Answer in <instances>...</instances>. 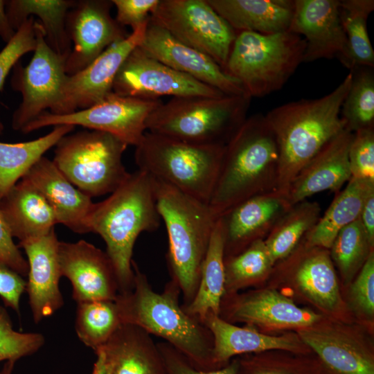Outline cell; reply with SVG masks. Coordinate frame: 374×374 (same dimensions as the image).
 <instances>
[{
	"label": "cell",
	"mask_w": 374,
	"mask_h": 374,
	"mask_svg": "<svg viewBox=\"0 0 374 374\" xmlns=\"http://www.w3.org/2000/svg\"><path fill=\"white\" fill-rule=\"evenodd\" d=\"M132 268L133 289L114 299L121 323L163 339L197 368L215 369L212 335L198 319L184 310L179 286L170 279L163 291L157 292L134 260Z\"/></svg>",
	"instance_id": "6da1fadb"
},
{
	"label": "cell",
	"mask_w": 374,
	"mask_h": 374,
	"mask_svg": "<svg viewBox=\"0 0 374 374\" xmlns=\"http://www.w3.org/2000/svg\"><path fill=\"white\" fill-rule=\"evenodd\" d=\"M236 32L274 34L287 31L294 2L290 0H207Z\"/></svg>",
	"instance_id": "83f0119b"
},
{
	"label": "cell",
	"mask_w": 374,
	"mask_h": 374,
	"mask_svg": "<svg viewBox=\"0 0 374 374\" xmlns=\"http://www.w3.org/2000/svg\"><path fill=\"white\" fill-rule=\"evenodd\" d=\"M74 127L70 125H60L35 140L15 143L0 142V200L46 151L55 146Z\"/></svg>",
	"instance_id": "d6a6232c"
},
{
	"label": "cell",
	"mask_w": 374,
	"mask_h": 374,
	"mask_svg": "<svg viewBox=\"0 0 374 374\" xmlns=\"http://www.w3.org/2000/svg\"><path fill=\"white\" fill-rule=\"evenodd\" d=\"M128 145L113 135L85 130L64 136L55 145V165L90 197L114 191L128 177L123 155Z\"/></svg>",
	"instance_id": "9c48e42d"
},
{
	"label": "cell",
	"mask_w": 374,
	"mask_h": 374,
	"mask_svg": "<svg viewBox=\"0 0 374 374\" xmlns=\"http://www.w3.org/2000/svg\"><path fill=\"white\" fill-rule=\"evenodd\" d=\"M44 344V337L37 332H20L12 328L9 314L0 305V362L31 355Z\"/></svg>",
	"instance_id": "ab89813d"
},
{
	"label": "cell",
	"mask_w": 374,
	"mask_h": 374,
	"mask_svg": "<svg viewBox=\"0 0 374 374\" xmlns=\"http://www.w3.org/2000/svg\"><path fill=\"white\" fill-rule=\"evenodd\" d=\"M352 80L350 71L330 93L317 99H301L282 105L265 116L274 134L278 151L277 190L286 194L301 168L345 129L340 112Z\"/></svg>",
	"instance_id": "3957f363"
},
{
	"label": "cell",
	"mask_w": 374,
	"mask_h": 374,
	"mask_svg": "<svg viewBox=\"0 0 374 374\" xmlns=\"http://www.w3.org/2000/svg\"><path fill=\"white\" fill-rule=\"evenodd\" d=\"M278 151L265 116L247 118L225 145L208 205L220 217L253 196L277 190Z\"/></svg>",
	"instance_id": "277c9868"
},
{
	"label": "cell",
	"mask_w": 374,
	"mask_h": 374,
	"mask_svg": "<svg viewBox=\"0 0 374 374\" xmlns=\"http://www.w3.org/2000/svg\"><path fill=\"white\" fill-rule=\"evenodd\" d=\"M57 256L61 275L71 283L72 297L77 303L114 301L119 293L118 283L106 252L84 240L59 241Z\"/></svg>",
	"instance_id": "ac0fdd59"
},
{
	"label": "cell",
	"mask_w": 374,
	"mask_h": 374,
	"mask_svg": "<svg viewBox=\"0 0 374 374\" xmlns=\"http://www.w3.org/2000/svg\"><path fill=\"white\" fill-rule=\"evenodd\" d=\"M224 294L264 278L274 266L264 240H258L241 252L225 256Z\"/></svg>",
	"instance_id": "74e56055"
},
{
	"label": "cell",
	"mask_w": 374,
	"mask_h": 374,
	"mask_svg": "<svg viewBox=\"0 0 374 374\" xmlns=\"http://www.w3.org/2000/svg\"><path fill=\"white\" fill-rule=\"evenodd\" d=\"M200 322L213 338L212 358L215 368H220L233 356L268 350H300L299 340L291 336H270L259 332L252 326L239 327L208 313Z\"/></svg>",
	"instance_id": "d4e9b609"
},
{
	"label": "cell",
	"mask_w": 374,
	"mask_h": 374,
	"mask_svg": "<svg viewBox=\"0 0 374 374\" xmlns=\"http://www.w3.org/2000/svg\"><path fill=\"white\" fill-rule=\"evenodd\" d=\"M339 17L347 39L350 67L373 68L374 51L366 21L374 10L373 0H342L339 1Z\"/></svg>",
	"instance_id": "e575fe53"
},
{
	"label": "cell",
	"mask_w": 374,
	"mask_h": 374,
	"mask_svg": "<svg viewBox=\"0 0 374 374\" xmlns=\"http://www.w3.org/2000/svg\"><path fill=\"white\" fill-rule=\"evenodd\" d=\"M35 46V20L30 16L0 51V91L10 70L24 55L34 51ZM3 129L0 123V134Z\"/></svg>",
	"instance_id": "60d3db41"
},
{
	"label": "cell",
	"mask_w": 374,
	"mask_h": 374,
	"mask_svg": "<svg viewBox=\"0 0 374 374\" xmlns=\"http://www.w3.org/2000/svg\"><path fill=\"white\" fill-rule=\"evenodd\" d=\"M284 259L301 290L321 308L333 310L341 297L336 271L329 249L309 247L304 242Z\"/></svg>",
	"instance_id": "4316f807"
},
{
	"label": "cell",
	"mask_w": 374,
	"mask_h": 374,
	"mask_svg": "<svg viewBox=\"0 0 374 374\" xmlns=\"http://www.w3.org/2000/svg\"><path fill=\"white\" fill-rule=\"evenodd\" d=\"M224 251L222 226L217 219L201 267L197 292L192 301L182 305L191 317L200 320L208 313L219 315L224 294Z\"/></svg>",
	"instance_id": "1f68e13d"
},
{
	"label": "cell",
	"mask_w": 374,
	"mask_h": 374,
	"mask_svg": "<svg viewBox=\"0 0 374 374\" xmlns=\"http://www.w3.org/2000/svg\"><path fill=\"white\" fill-rule=\"evenodd\" d=\"M75 3V1L71 0H9L6 1V12L15 31L30 16L36 15L44 28L47 44L66 60L71 50V42L66 20Z\"/></svg>",
	"instance_id": "f546056e"
},
{
	"label": "cell",
	"mask_w": 374,
	"mask_h": 374,
	"mask_svg": "<svg viewBox=\"0 0 374 374\" xmlns=\"http://www.w3.org/2000/svg\"><path fill=\"white\" fill-rule=\"evenodd\" d=\"M59 240L52 229L47 234L19 242L28 263L26 291L35 323L55 313L64 305L59 282L62 276L58 261Z\"/></svg>",
	"instance_id": "ffe728a7"
},
{
	"label": "cell",
	"mask_w": 374,
	"mask_h": 374,
	"mask_svg": "<svg viewBox=\"0 0 374 374\" xmlns=\"http://www.w3.org/2000/svg\"><path fill=\"white\" fill-rule=\"evenodd\" d=\"M114 301L78 303L75 329L79 339L95 351L102 347L121 326Z\"/></svg>",
	"instance_id": "d590c367"
},
{
	"label": "cell",
	"mask_w": 374,
	"mask_h": 374,
	"mask_svg": "<svg viewBox=\"0 0 374 374\" xmlns=\"http://www.w3.org/2000/svg\"><path fill=\"white\" fill-rule=\"evenodd\" d=\"M16 31L10 26L6 12V1L0 0V37L8 43Z\"/></svg>",
	"instance_id": "f907efd6"
},
{
	"label": "cell",
	"mask_w": 374,
	"mask_h": 374,
	"mask_svg": "<svg viewBox=\"0 0 374 374\" xmlns=\"http://www.w3.org/2000/svg\"><path fill=\"white\" fill-rule=\"evenodd\" d=\"M10 230L0 211V261L18 273L27 276L28 263L12 240Z\"/></svg>",
	"instance_id": "7dc6e473"
},
{
	"label": "cell",
	"mask_w": 374,
	"mask_h": 374,
	"mask_svg": "<svg viewBox=\"0 0 374 374\" xmlns=\"http://www.w3.org/2000/svg\"><path fill=\"white\" fill-rule=\"evenodd\" d=\"M24 177L45 197L54 211L57 223L75 233H88L87 221L94 203L68 180L53 161L42 157Z\"/></svg>",
	"instance_id": "603a6c76"
},
{
	"label": "cell",
	"mask_w": 374,
	"mask_h": 374,
	"mask_svg": "<svg viewBox=\"0 0 374 374\" xmlns=\"http://www.w3.org/2000/svg\"><path fill=\"white\" fill-rule=\"evenodd\" d=\"M251 98H172L146 121L149 132L197 145H225L247 118Z\"/></svg>",
	"instance_id": "8992f818"
},
{
	"label": "cell",
	"mask_w": 374,
	"mask_h": 374,
	"mask_svg": "<svg viewBox=\"0 0 374 374\" xmlns=\"http://www.w3.org/2000/svg\"><path fill=\"white\" fill-rule=\"evenodd\" d=\"M348 159L351 177L374 181V127L354 133Z\"/></svg>",
	"instance_id": "b9f144b4"
},
{
	"label": "cell",
	"mask_w": 374,
	"mask_h": 374,
	"mask_svg": "<svg viewBox=\"0 0 374 374\" xmlns=\"http://www.w3.org/2000/svg\"><path fill=\"white\" fill-rule=\"evenodd\" d=\"M290 206L286 194L273 190L245 199L224 213L219 218L224 257L241 252L256 240H265Z\"/></svg>",
	"instance_id": "d6986e66"
},
{
	"label": "cell",
	"mask_w": 374,
	"mask_h": 374,
	"mask_svg": "<svg viewBox=\"0 0 374 374\" xmlns=\"http://www.w3.org/2000/svg\"><path fill=\"white\" fill-rule=\"evenodd\" d=\"M24 277L0 261V297L6 307L20 314V299L26 291Z\"/></svg>",
	"instance_id": "bcb514c9"
},
{
	"label": "cell",
	"mask_w": 374,
	"mask_h": 374,
	"mask_svg": "<svg viewBox=\"0 0 374 374\" xmlns=\"http://www.w3.org/2000/svg\"><path fill=\"white\" fill-rule=\"evenodd\" d=\"M224 147L193 144L148 132L136 146L134 157L139 170L208 204Z\"/></svg>",
	"instance_id": "52a82bcc"
},
{
	"label": "cell",
	"mask_w": 374,
	"mask_h": 374,
	"mask_svg": "<svg viewBox=\"0 0 374 374\" xmlns=\"http://www.w3.org/2000/svg\"><path fill=\"white\" fill-rule=\"evenodd\" d=\"M162 103L160 99L123 96L112 91L93 105L71 114L59 115L46 111L21 132L27 134L48 126L80 125L110 134L127 145L136 147L146 132L148 117Z\"/></svg>",
	"instance_id": "7c38bea8"
},
{
	"label": "cell",
	"mask_w": 374,
	"mask_h": 374,
	"mask_svg": "<svg viewBox=\"0 0 374 374\" xmlns=\"http://www.w3.org/2000/svg\"><path fill=\"white\" fill-rule=\"evenodd\" d=\"M239 371L242 374H292L279 368L256 366L252 361L239 362Z\"/></svg>",
	"instance_id": "681fc988"
},
{
	"label": "cell",
	"mask_w": 374,
	"mask_h": 374,
	"mask_svg": "<svg viewBox=\"0 0 374 374\" xmlns=\"http://www.w3.org/2000/svg\"><path fill=\"white\" fill-rule=\"evenodd\" d=\"M353 135L343 130L301 168L286 193L291 206L325 190L337 193L350 180L348 153Z\"/></svg>",
	"instance_id": "7402d4cb"
},
{
	"label": "cell",
	"mask_w": 374,
	"mask_h": 374,
	"mask_svg": "<svg viewBox=\"0 0 374 374\" xmlns=\"http://www.w3.org/2000/svg\"><path fill=\"white\" fill-rule=\"evenodd\" d=\"M98 350L103 355L105 374H166L157 344L136 326L121 323Z\"/></svg>",
	"instance_id": "cb8c5ba5"
},
{
	"label": "cell",
	"mask_w": 374,
	"mask_h": 374,
	"mask_svg": "<svg viewBox=\"0 0 374 374\" xmlns=\"http://www.w3.org/2000/svg\"><path fill=\"white\" fill-rule=\"evenodd\" d=\"M150 19L224 69L237 33L207 0H160Z\"/></svg>",
	"instance_id": "30bf717a"
},
{
	"label": "cell",
	"mask_w": 374,
	"mask_h": 374,
	"mask_svg": "<svg viewBox=\"0 0 374 374\" xmlns=\"http://www.w3.org/2000/svg\"><path fill=\"white\" fill-rule=\"evenodd\" d=\"M373 69L356 67L350 71L353 80L343 102L340 116L345 129L355 133L374 127V75Z\"/></svg>",
	"instance_id": "8d00e7d4"
},
{
	"label": "cell",
	"mask_w": 374,
	"mask_h": 374,
	"mask_svg": "<svg viewBox=\"0 0 374 374\" xmlns=\"http://www.w3.org/2000/svg\"><path fill=\"white\" fill-rule=\"evenodd\" d=\"M161 220L153 177L141 170L130 173L107 199L93 204L87 221L88 233H97L105 241L118 294L133 289L132 254L137 238L144 231H156Z\"/></svg>",
	"instance_id": "7a4b0ae2"
},
{
	"label": "cell",
	"mask_w": 374,
	"mask_h": 374,
	"mask_svg": "<svg viewBox=\"0 0 374 374\" xmlns=\"http://www.w3.org/2000/svg\"><path fill=\"white\" fill-rule=\"evenodd\" d=\"M112 5V1H75L68 12L66 27L71 42L65 61L68 75L84 69L107 47L129 35L111 16Z\"/></svg>",
	"instance_id": "5bb4252c"
},
{
	"label": "cell",
	"mask_w": 374,
	"mask_h": 374,
	"mask_svg": "<svg viewBox=\"0 0 374 374\" xmlns=\"http://www.w3.org/2000/svg\"><path fill=\"white\" fill-rule=\"evenodd\" d=\"M373 247L359 217L338 233L329 251L343 278L350 280L360 270Z\"/></svg>",
	"instance_id": "f35d334b"
},
{
	"label": "cell",
	"mask_w": 374,
	"mask_h": 374,
	"mask_svg": "<svg viewBox=\"0 0 374 374\" xmlns=\"http://www.w3.org/2000/svg\"><path fill=\"white\" fill-rule=\"evenodd\" d=\"M0 211L12 237L19 242L44 235L57 224L45 197L25 177L0 200Z\"/></svg>",
	"instance_id": "484cf974"
},
{
	"label": "cell",
	"mask_w": 374,
	"mask_h": 374,
	"mask_svg": "<svg viewBox=\"0 0 374 374\" xmlns=\"http://www.w3.org/2000/svg\"><path fill=\"white\" fill-rule=\"evenodd\" d=\"M306 42L288 30L274 34L237 33L224 71L246 94L261 98L280 89L301 62Z\"/></svg>",
	"instance_id": "ba28073f"
},
{
	"label": "cell",
	"mask_w": 374,
	"mask_h": 374,
	"mask_svg": "<svg viewBox=\"0 0 374 374\" xmlns=\"http://www.w3.org/2000/svg\"><path fill=\"white\" fill-rule=\"evenodd\" d=\"M373 190L374 181L351 177L304 237V243L309 247L330 249L338 233L359 217L366 198Z\"/></svg>",
	"instance_id": "4dcf8cb0"
},
{
	"label": "cell",
	"mask_w": 374,
	"mask_h": 374,
	"mask_svg": "<svg viewBox=\"0 0 374 374\" xmlns=\"http://www.w3.org/2000/svg\"><path fill=\"white\" fill-rule=\"evenodd\" d=\"M351 295L356 305L364 313L374 312V254L372 251L360 269L351 288Z\"/></svg>",
	"instance_id": "ee69618b"
},
{
	"label": "cell",
	"mask_w": 374,
	"mask_h": 374,
	"mask_svg": "<svg viewBox=\"0 0 374 374\" xmlns=\"http://www.w3.org/2000/svg\"><path fill=\"white\" fill-rule=\"evenodd\" d=\"M301 339L337 374H374L371 355L355 341L335 330L310 327L299 332Z\"/></svg>",
	"instance_id": "f1b7e54d"
},
{
	"label": "cell",
	"mask_w": 374,
	"mask_h": 374,
	"mask_svg": "<svg viewBox=\"0 0 374 374\" xmlns=\"http://www.w3.org/2000/svg\"><path fill=\"white\" fill-rule=\"evenodd\" d=\"M96 355V360L93 365L92 374H105V368L104 363V357L100 350L95 352Z\"/></svg>",
	"instance_id": "816d5d0a"
},
{
	"label": "cell",
	"mask_w": 374,
	"mask_h": 374,
	"mask_svg": "<svg viewBox=\"0 0 374 374\" xmlns=\"http://www.w3.org/2000/svg\"><path fill=\"white\" fill-rule=\"evenodd\" d=\"M320 217L321 207L317 202L305 199L290 206L264 240L274 265L299 245Z\"/></svg>",
	"instance_id": "836d02e7"
},
{
	"label": "cell",
	"mask_w": 374,
	"mask_h": 374,
	"mask_svg": "<svg viewBox=\"0 0 374 374\" xmlns=\"http://www.w3.org/2000/svg\"><path fill=\"white\" fill-rule=\"evenodd\" d=\"M339 0H294L288 31L303 36V62L337 58L349 69L347 39L339 17Z\"/></svg>",
	"instance_id": "2e32d148"
},
{
	"label": "cell",
	"mask_w": 374,
	"mask_h": 374,
	"mask_svg": "<svg viewBox=\"0 0 374 374\" xmlns=\"http://www.w3.org/2000/svg\"><path fill=\"white\" fill-rule=\"evenodd\" d=\"M139 46L149 56L225 95L247 96L241 84L212 58L175 39L150 17Z\"/></svg>",
	"instance_id": "e0dca14e"
},
{
	"label": "cell",
	"mask_w": 374,
	"mask_h": 374,
	"mask_svg": "<svg viewBox=\"0 0 374 374\" xmlns=\"http://www.w3.org/2000/svg\"><path fill=\"white\" fill-rule=\"evenodd\" d=\"M157 207L168 238L167 262L182 305L193 299L211 234L219 217L208 203L153 177Z\"/></svg>",
	"instance_id": "5b68a950"
},
{
	"label": "cell",
	"mask_w": 374,
	"mask_h": 374,
	"mask_svg": "<svg viewBox=\"0 0 374 374\" xmlns=\"http://www.w3.org/2000/svg\"><path fill=\"white\" fill-rule=\"evenodd\" d=\"M229 296L228 303L221 302L219 312H224V316L220 317L228 322L235 321L252 326L276 328H305L321 319L319 314L297 306L292 301L274 290Z\"/></svg>",
	"instance_id": "44dd1931"
},
{
	"label": "cell",
	"mask_w": 374,
	"mask_h": 374,
	"mask_svg": "<svg viewBox=\"0 0 374 374\" xmlns=\"http://www.w3.org/2000/svg\"><path fill=\"white\" fill-rule=\"evenodd\" d=\"M115 93L143 99L225 96L218 89L179 72L135 48L121 66L113 84Z\"/></svg>",
	"instance_id": "4fadbf2b"
},
{
	"label": "cell",
	"mask_w": 374,
	"mask_h": 374,
	"mask_svg": "<svg viewBox=\"0 0 374 374\" xmlns=\"http://www.w3.org/2000/svg\"><path fill=\"white\" fill-rule=\"evenodd\" d=\"M371 244H374V190L366 198L359 216Z\"/></svg>",
	"instance_id": "c3c4849f"
},
{
	"label": "cell",
	"mask_w": 374,
	"mask_h": 374,
	"mask_svg": "<svg viewBox=\"0 0 374 374\" xmlns=\"http://www.w3.org/2000/svg\"><path fill=\"white\" fill-rule=\"evenodd\" d=\"M36 46L27 66L17 63L13 67L11 87L21 93L22 100L12 117V127L20 131L43 112L58 114L62 87L67 76L66 59L47 44L44 28L35 21Z\"/></svg>",
	"instance_id": "8fae6325"
},
{
	"label": "cell",
	"mask_w": 374,
	"mask_h": 374,
	"mask_svg": "<svg viewBox=\"0 0 374 374\" xmlns=\"http://www.w3.org/2000/svg\"><path fill=\"white\" fill-rule=\"evenodd\" d=\"M148 21L107 47L84 69L67 75L62 87L59 115L88 108L113 91L114 79L127 57L143 39Z\"/></svg>",
	"instance_id": "9a60e30c"
},
{
	"label": "cell",
	"mask_w": 374,
	"mask_h": 374,
	"mask_svg": "<svg viewBox=\"0 0 374 374\" xmlns=\"http://www.w3.org/2000/svg\"><path fill=\"white\" fill-rule=\"evenodd\" d=\"M160 0H112L116 8V21L132 30L145 22Z\"/></svg>",
	"instance_id": "f6af8a7d"
},
{
	"label": "cell",
	"mask_w": 374,
	"mask_h": 374,
	"mask_svg": "<svg viewBox=\"0 0 374 374\" xmlns=\"http://www.w3.org/2000/svg\"><path fill=\"white\" fill-rule=\"evenodd\" d=\"M166 374H239V362L234 360L215 369L203 370L193 366L169 344L157 343Z\"/></svg>",
	"instance_id": "7bdbcfd3"
},
{
	"label": "cell",
	"mask_w": 374,
	"mask_h": 374,
	"mask_svg": "<svg viewBox=\"0 0 374 374\" xmlns=\"http://www.w3.org/2000/svg\"><path fill=\"white\" fill-rule=\"evenodd\" d=\"M15 361H6L3 364V366L0 370V374H12L15 367Z\"/></svg>",
	"instance_id": "f5cc1de1"
}]
</instances>
